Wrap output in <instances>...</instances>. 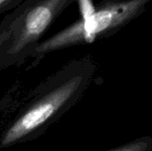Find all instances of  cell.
<instances>
[{
	"instance_id": "6da1fadb",
	"label": "cell",
	"mask_w": 152,
	"mask_h": 151,
	"mask_svg": "<svg viewBox=\"0 0 152 151\" xmlns=\"http://www.w3.org/2000/svg\"><path fill=\"white\" fill-rule=\"evenodd\" d=\"M151 1L102 0L91 12L39 43L32 54H45L73 45L92 43L116 34L142 15Z\"/></svg>"
},
{
	"instance_id": "7a4b0ae2",
	"label": "cell",
	"mask_w": 152,
	"mask_h": 151,
	"mask_svg": "<svg viewBox=\"0 0 152 151\" xmlns=\"http://www.w3.org/2000/svg\"><path fill=\"white\" fill-rule=\"evenodd\" d=\"M75 0H24L0 23V56L32 53L54 20Z\"/></svg>"
},
{
	"instance_id": "3957f363",
	"label": "cell",
	"mask_w": 152,
	"mask_h": 151,
	"mask_svg": "<svg viewBox=\"0 0 152 151\" xmlns=\"http://www.w3.org/2000/svg\"><path fill=\"white\" fill-rule=\"evenodd\" d=\"M82 80L81 76L75 77L37 101L6 131L2 138L1 147L12 145L45 124L72 98Z\"/></svg>"
},
{
	"instance_id": "277c9868",
	"label": "cell",
	"mask_w": 152,
	"mask_h": 151,
	"mask_svg": "<svg viewBox=\"0 0 152 151\" xmlns=\"http://www.w3.org/2000/svg\"><path fill=\"white\" fill-rule=\"evenodd\" d=\"M151 149V140L150 138H142L141 140L131 142L110 151H150Z\"/></svg>"
},
{
	"instance_id": "5b68a950",
	"label": "cell",
	"mask_w": 152,
	"mask_h": 151,
	"mask_svg": "<svg viewBox=\"0 0 152 151\" xmlns=\"http://www.w3.org/2000/svg\"><path fill=\"white\" fill-rule=\"evenodd\" d=\"M24 0H0V15L3 13L14 10Z\"/></svg>"
}]
</instances>
